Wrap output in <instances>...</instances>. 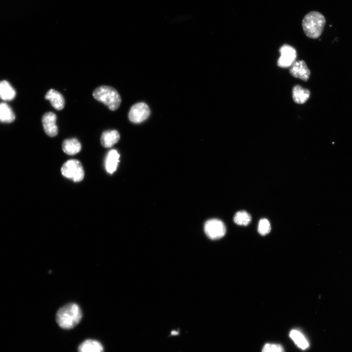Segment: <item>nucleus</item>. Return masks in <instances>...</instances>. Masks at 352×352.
Masks as SVG:
<instances>
[{
    "label": "nucleus",
    "mask_w": 352,
    "mask_h": 352,
    "mask_svg": "<svg viewBox=\"0 0 352 352\" xmlns=\"http://www.w3.org/2000/svg\"><path fill=\"white\" fill-rule=\"evenodd\" d=\"M83 314L77 304L70 303L60 308L56 315V321L60 327L69 330L74 328L81 321Z\"/></svg>",
    "instance_id": "1"
},
{
    "label": "nucleus",
    "mask_w": 352,
    "mask_h": 352,
    "mask_svg": "<svg viewBox=\"0 0 352 352\" xmlns=\"http://www.w3.org/2000/svg\"><path fill=\"white\" fill-rule=\"evenodd\" d=\"M326 23L324 17L317 12H311L305 16L302 27L306 36L310 38L317 39L321 35Z\"/></svg>",
    "instance_id": "2"
},
{
    "label": "nucleus",
    "mask_w": 352,
    "mask_h": 352,
    "mask_svg": "<svg viewBox=\"0 0 352 352\" xmlns=\"http://www.w3.org/2000/svg\"><path fill=\"white\" fill-rule=\"evenodd\" d=\"M93 95L96 100L104 104L111 111L118 109L122 102L119 93L111 86H99L93 91Z\"/></svg>",
    "instance_id": "3"
},
{
    "label": "nucleus",
    "mask_w": 352,
    "mask_h": 352,
    "mask_svg": "<svg viewBox=\"0 0 352 352\" xmlns=\"http://www.w3.org/2000/svg\"><path fill=\"white\" fill-rule=\"evenodd\" d=\"M61 173L65 177L79 182L83 180L84 171L80 162L76 160H71L66 162L61 168Z\"/></svg>",
    "instance_id": "4"
},
{
    "label": "nucleus",
    "mask_w": 352,
    "mask_h": 352,
    "mask_svg": "<svg viewBox=\"0 0 352 352\" xmlns=\"http://www.w3.org/2000/svg\"><path fill=\"white\" fill-rule=\"evenodd\" d=\"M204 231L211 240H219L224 237L226 227L223 222L218 219H211L204 224Z\"/></svg>",
    "instance_id": "5"
},
{
    "label": "nucleus",
    "mask_w": 352,
    "mask_h": 352,
    "mask_svg": "<svg viewBox=\"0 0 352 352\" xmlns=\"http://www.w3.org/2000/svg\"><path fill=\"white\" fill-rule=\"evenodd\" d=\"M150 114L148 106L144 102L134 105L129 113L130 121L134 124H140L146 121Z\"/></svg>",
    "instance_id": "6"
},
{
    "label": "nucleus",
    "mask_w": 352,
    "mask_h": 352,
    "mask_svg": "<svg viewBox=\"0 0 352 352\" xmlns=\"http://www.w3.org/2000/svg\"><path fill=\"white\" fill-rule=\"evenodd\" d=\"M279 52L280 57L278 61V66L282 68L291 67L297 57L296 49L290 45L284 44L279 49Z\"/></svg>",
    "instance_id": "7"
},
{
    "label": "nucleus",
    "mask_w": 352,
    "mask_h": 352,
    "mask_svg": "<svg viewBox=\"0 0 352 352\" xmlns=\"http://www.w3.org/2000/svg\"><path fill=\"white\" fill-rule=\"evenodd\" d=\"M57 116L53 112L45 113L42 117V122L46 134L50 137H54L58 134V128L56 125Z\"/></svg>",
    "instance_id": "8"
},
{
    "label": "nucleus",
    "mask_w": 352,
    "mask_h": 352,
    "mask_svg": "<svg viewBox=\"0 0 352 352\" xmlns=\"http://www.w3.org/2000/svg\"><path fill=\"white\" fill-rule=\"evenodd\" d=\"M289 71L292 76L304 81L309 79L311 74L310 70L303 60L296 61L291 66Z\"/></svg>",
    "instance_id": "9"
},
{
    "label": "nucleus",
    "mask_w": 352,
    "mask_h": 352,
    "mask_svg": "<svg viewBox=\"0 0 352 352\" xmlns=\"http://www.w3.org/2000/svg\"><path fill=\"white\" fill-rule=\"evenodd\" d=\"M45 99L50 100L53 107L57 110H62L65 106V99L63 95L57 91L51 89L46 93Z\"/></svg>",
    "instance_id": "10"
},
{
    "label": "nucleus",
    "mask_w": 352,
    "mask_h": 352,
    "mask_svg": "<svg viewBox=\"0 0 352 352\" xmlns=\"http://www.w3.org/2000/svg\"><path fill=\"white\" fill-rule=\"evenodd\" d=\"M120 135L116 130H110L104 132L101 137V145L105 148H110L118 143Z\"/></svg>",
    "instance_id": "11"
},
{
    "label": "nucleus",
    "mask_w": 352,
    "mask_h": 352,
    "mask_svg": "<svg viewBox=\"0 0 352 352\" xmlns=\"http://www.w3.org/2000/svg\"><path fill=\"white\" fill-rule=\"evenodd\" d=\"M78 352H104V348L98 341L87 339L80 344Z\"/></svg>",
    "instance_id": "12"
},
{
    "label": "nucleus",
    "mask_w": 352,
    "mask_h": 352,
    "mask_svg": "<svg viewBox=\"0 0 352 352\" xmlns=\"http://www.w3.org/2000/svg\"><path fill=\"white\" fill-rule=\"evenodd\" d=\"M310 92L300 85H296L293 89V98L298 104H304L310 98Z\"/></svg>",
    "instance_id": "13"
},
{
    "label": "nucleus",
    "mask_w": 352,
    "mask_h": 352,
    "mask_svg": "<svg viewBox=\"0 0 352 352\" xmlns=\"http://www.w3.org/2000/svg\"><path fill=\"white\" fill-rule=\"evenodd\" d=\"M16 92L10 83L5 80L0 81V98L4 101L13 100Z\"/></svg>",
    "instance_id": "14"
},
{
    "label": "nucleus",
    "mask_w": 352,
    "mask_h": 352,
    "mask_svg": "<svg viewBox=\"0 0 352 352\" xmlns=\"http://www.w3.org/2000/svg\"><path fill=\"white\" fill-rule=\"evenodd\" d=\"M16 119V115L12 109L6 103H0V122L11 123Z\"/></svg>",
    "instance_id": "15"
},
{
    "label": "nucleus",
    "mask_w": 352,
    "mask_h": 352,
    "mask_svg": "<svg viewBox=\"0 0 352 352\" xmlns=\"http://www.w3.org/2000/svg\"><path fill=\"white\" fill-rule=\"evenodd\" d=\"M120 155L117 151L111 150L107 156L106 161V169L110 174H112L117 169L120 162Z\"/></svg>",
    "instance_id": "16"
},
{
    "label": "nucleus",
    "mask_w": 352,
    "mask_h": 352,
    "mask_svg": "<svg viewBox=\"0 0 352 352\" xmlns=\"http://www.w3.org/2000/svg\"><path fill=\"white\" fill-rule=\"evenodd\" d=\"M62 148L67 154L74 155L81 151V145L76 139H67L63 142Z\"/></svg>",
    "instance_id": "17"
},
{
    "label": "nucleus",
    "mask_w": 352,
    "mask_h": 352,
    "mask_svg": "<svg viewBox=\"0 0 352 352\" xmlns=\"http://www.w3.org/2000/svg\"><path fill=\"white\" fill-rule=\"evenodd\" d=\"M290 337L295 343L302 350H306L309 347V343L301 332L298 330H293L290 332Z\"/></svg>",
    "instance_id": "18"
},
{
    "label": "nucleus",
    "mask_w": 352,
    "mask_h": 352,
    "mask_svg": "<svg viewBox=\"0 0 352 352\" xmlns=\"http://www.w3.org/2000/svg\"><path fill=\"white\" fill-rule=\"evenodd\" d=\"M251 216L245 211H241L237 212L234 217V221L240 225L246 226L251 222Z\"/></svg>",
    "instance_id": "19"
},
{
    "label": "nucleus",
    "mask_w": 352,
    "mask_h": 352,
    "mask_svg": "<svg viewBox=\"0 0 352 352\" xmlns=\"http://www.w3.org/2000/svg\"><path fill=\"white\" fill-rule=\"evenodd\" d=\"M258 230L262 236H266L271 230V223L266 219H261L259 222Z\"/></svg>",
    "instance_id": "20"
},
{
    "label": "nucleus",
    "mask_w": 352,
    "mask_h": 352,
    "mask_svg": "<svg viewBox=\"0 0 352 352\" xmlns=\"http://www.w3.org/2000/svg\"><path fill=\"white\" fill-rule=\"evenodd\" d=\"M262 352H285L282 346L278 344H266Z\"/></svg>",
    "instance_id": "21"
}]
</instances>
